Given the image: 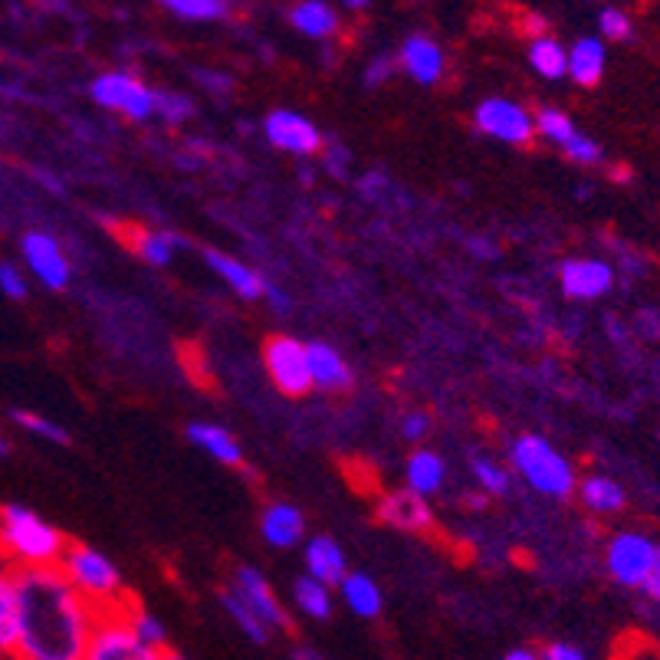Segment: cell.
<instances>
[{
	"label": "cell",
	"instance_id": "obj_22",
	"mask_svg": "<svg viewBox=\"0 0 660 660\" xmlns=\"http://www.w3.org/2000/svg\"><path fill=\"white\" fill-rule=\"evenodd\" d=\"M20 648V598L17 576L0 562V660H17Z\"/></svg>",
	"mask_w": 660,
	"mask_h": 660
},
{
	"label": "cell",
	"instance_id": "obj_26",
	"mask_svg": "<svg viewBox=\"0 0 660 660\" xmlns=\"http://www.w3.org/2000/svg\"><path fill=\"white\" fill-rule=\"evenodd\" d=\"M529 67L546 82H559L569 76V50L556 37H536L529 40Z\"/></svg>",
	"mask_w": 660,
	"mask_h": 660
},
{
	"label": "cell",
	"instance_id": "obj_35",
	"mask_svg": "<svg viewBox=\"0 0 660 660\" xmlns=\"http://www.w3.org/2000/svg\"><path fill=\"white\" fill-rule=\"evenodd\" d=\"M126 621H129V628H132V634L151 648V651H168V631H164V624H161V618L158 614H151L148 608L142 604H126Z\"/></svg>",
	"mask_w": 660,
	"mask_h": 660
},
{
	"label": "cell",
	"instance_id": "obj_45",
	"mask_svg": "<svg viewBox=\"0 0 660 660\" xmlns=\"http://www.w3.org/2000/svg\"><path fill=\"white\" fill-rule=\"evenodd\" d=\"M467 250H470L473 260H493L497 257V243L490 237H480V233L467 237Z\"/></svg>",
	"mask_w": 660,
	"mask_h": 660
},
{
	"label": "cell",
	"instance_id": "obj_12",
	"mask_svg": "<svg viewBox=\"0 0 660 660\" xmlns=\"http://www.w3.org/2000/svg\"><path fill=\"white\" fill-rule=\"evenodd\" d=\"M233 591L253 608V614L270 628V631H290V611L283 608V601L277 598L273 586L263 579V572H257L253 566H240L233 572Z\"/></svg>",
	"mask_w": 660,
	"mask_h": 660
},
{
	"label": "cell",
	"instance_id": "obj_53",
	"mask_svg": "<svg viewBox=\"0 0 660 660\" xmlns=\"http://www.w3.org/2000/svg\"><path fill=\"white\" fill-rule=\"evenodd\" d=\"M161 660H191V658H184L181 651H164V654H161Z\"/></svg>",
	"mask_w": 660,
	"mask_h": 660
},
{
	"label": "cell",
	"instance_id": "obj_13",
	"mask_svg": "<svg viewBox=\"0 0 660 660\" xmlns=\"http://www.w3.org/2000/svg\"><path fill=\"white\" fill-rule=\"evenodd\" d=\"M559 283H562V293L569 299L591 302V299L611 293L614 270H611V263H604L598 257H569V260L559 263Z\"/></svg>",
	"mask_w": 660,
	"mask_h": 660
},
{
	"label": "cell",
	"instance_id": "obj_28",
	"mask_svg": "<svg viewBox=\"0 0 660 660\" xmlns=\"http://www.w3.org/2000/svg\"><path fill=\"white\" fill-rule=\"evenodd\" d=\"M470 473L480 487L483 497H507L513 490V470L493 453H473L470 457Z\"/></svg>",
	"mask_w": 660,
	"mask_h": 660
},
{
	"label": "cell",
	"instance_id": "obj_47",
	"mask_svg": "<svg viewBox=\"0 0 660 660\" xmlns=\"http://www.w3.org/2000/svg\"><path fill=\"white\" fill-rule=\"evenodd\" d=\"M644 591H648V598H654L660 604V552H658V562H654V569H651V576H648V582H644Z\"/></svg>",
	"mask_w": 660,
	"mask_h": 660
},
{
	"label": "cell",
	"instance_id": "obj_38",
	"mask_svg": "<svg viewBox=\"0 0 660 660\" xmlns=\"http://www.w3.org/2000/svg\"><path fill=\"white\" fill-rule=\"evenodd\" d=\"M0 293L13 302L27 299L30 293V280H27V270L13 260H0Z\"/></svg>",
	"mask_w": 660,
	"mask_h": 660
},
{
	"label": "cell",
	"instance_id": "obj_40",
	"mask_svg": "<svg viewBox=\"0 0 660 660\" xmlns=\"http://www.w3.org/2000/svg\"><path fill=\"white\" fill-rule=\"evenodd\" d=\"M398 73V60L394 57H388V53H378V57H371L366 63V73H362V82H366L368 89H378V86H384L391 76Z\"/></svg>",
	"mask_w": 660,
	"mask_h": 660
},
{
	"label": "cell",
	"instance_id": "obj_46",
	"mask_svg": "<svg viewBox=\"0 0 660 660\" xmlns=\"http://www.w3.org/2000/svg\"><path fill=\"white\" fill-rule=\"evenodd\" d=\"M270 306H273V312H290V296L283 293V290H277L273 283L267 287V296H263Z\"/></svg>",
	"mask_w": 660,
	"mask_h": 660
},
{
	"label": "cell",
	"instance_id": "obj_44",
	"mask_svg": "<svg viewBox=\"0 0 660 660\" xmlns=\"http://www.w3.org/2000/svg\"><path fill=\"white\" fill-rule=\"evenodd\" d=\"M542 660H588V658L579 644H569V641H552V644L542 651Z\"/></svg>",
	"mask_w": 660,
	"mask_h": 660
},
{
	"label": "cell",
	"instance_id": "obj_10",
	"mask_svg": "<svg viewBox=\"0 0 660 660\" xmlns=\"http://www.w3.org/2000/svg\"><path fill=\"white\" fill-rule=\"evenodd\" d=\"M658 546L644 536V532H618L608 542L604 552V566L608 576L624 588H641L648 582L654 562H658Z\"/></svg>",
	"mask_w": 660,
	"mask_h": 660
},
{
	"label": "cell",
	"instance_id": "obj_48",
	"mask_svg": "<svg viewBox=\"0 0 660 660\" xmlns=\"http://www.w3.org/2000/svg\"><path fill=\"white\" fill-rule=\"evenodd\" d=\"M500 660H542V654L532 651V648H513V651H507Z\"/></svg>",
	"mask_w": 660,
	"mask_h": 660
},
{
	"label": "cell",
	"instance_id": "obj_50",
	"mask_svg": "<svg viewBox=\"0 0 660 660\" xmlns=\"http://www.w3.org/2000/svg\"><path fill=\"white\" fill-rule=\"evenodd\" d=\"M368 7V0H346V3H339V10H346V13H366Z\"/></svg>",
	"mask_w": 660,
	"mask_h": 660
},
{
	"label": "cell",
	"instance_id": "obj_23",
	"mask_svg": "<svg viewBox=\"0 0 660 660\" xmlns=\"http://www.w3.org/2000/svg\"><path fill=\"white\" fill-rule=\"evenodd\" d=\"M608 67V47L601 43V37H579L569 47V79L576 86H598Z\"/></svg>",
	"mask_w": 660,
	"mask_h": 660
},
{
	"label": "cell",
	"instance_id": "obj_8",
	"mask_svg": "<svg viewBox=\"0 0 660 660\" xmlns=\"http://www.w3.org/2000/svg\"><path fill=\"white\" fill-rule=\"evenodd\" d=\"M161 654L164 651H151L132 634L126 621V604H122L112 611H99V624L92 631V641L82 660H161Z\"/></svg>",
	"mask_w": 660,
	"mask_h": 660
},
{
	"label": "cell",
	"instance_id": "obj_49",
	"mask_svg": "<svg viewBox=\"0 0 660 660\" xmlns=\"http://www.w3.org/2000/svg\"><path fill=\"white\" fill-rule=\"evenodd\" d=\"M293 660H326L316 648H306V644H299V648H293Z\"/></svg>",
	"mask_w": 660,
	"mask_h": 660
},
{
	"label": "cell",
	"instance_id": "obj_43",
	"mask_svg": "<svg viewBox=\"0 0 660 660\" xmlns=\"http://www.w3.org/2000/svg\"><path fill=\"white\" fill-rule=\"evenodd\" d=\"M194 82L204 92H211V96H227L233 89V79L227 73H220V70H194Z\"/></svg>",
	"mask_w": 660,
	"mask_h": 660
},
{
	"label": "cell",
	"instance_id": "obj_18",
	"mask_svg": "<svg viewBox=\"0 0 660 660\" xmlns=\"http://www.w3.org/2000/svg\"><path fill=\"white\" fill-rule=\"evenodd\" d=\"M204 260H208V267L218 273L220 280L227 283V290L233 296H240L243 302H260L267 296L270 283L263 280L260 270L247 267L243 260H237V257H230L223 250H204Z\"/></svg>",
	"mask_w": 660,
	"mask_h": 660
},
{
	"label": "cell",
	"instance_id": "obj_51",
	"mask_svg": "<svg viewBox=\"0 0 660 660\" xmlns=\"http://www.w3.org/2000/svg\"><path fill=\"white\" fill-rule=\"evenodd\" d=\"M299 181H302V184H312V168L302 164V168H299Z\"/></svg>",
	"mask_w": 660,
	"mask_h": 660
},
{
	"label": "cell",
	"instance_id": "obj_37",
	"mask_svg": "<svg viewBox=\"0 0 660 660\" xmlns=\"http://www.w3.org/2000/svg\"><path fill=\"white\" fill-rule=\"evenodd\" d=\"M631 30H634V23H631L628 10H621V7H601V10H598V33H601V43H604V40L621 43V40L631 37Z\"/></svg>",
	"mask_w": 660,
	"mask_h": 660
},
{
	"label": "cell",
	"instance_id": "obj_32",
	"mask_svg": "<svg viewBox=\"0 0 660 660\" xmlns=\"http://www.w3.org/2000/svg\"><path fill=\"white\" fill-rule=\"evenodd\" d=\"M293 604L306 618H312V621H329L336 601H332V588L309 579V576H302V579H296L293 586Z\"/></svg>",
	"mask_w": 660,
	"mask_h": 660
},
{
	"label": "cell",
	"instance_id": "obj_17",
	"mask_svg": "<svg viewBox=\"0 0 660 660\" xmlns=\"http://www.w3.org/2000/svg\"><path fill=\"white\" fill-rule=\"evenodd\" d=\"M302 566H306V576L322 582L329 588L342 586V579L349 576V562H346V552L342 546L332 539V536H312L302 549Z\"/></svg>",
	"mask_w": 660,
	"mask_h": 660
},
{
	"label": "cell",
	"instance_id": "obj_27",
	"mask_svg": "<svg viewBox=\"0 0 660 660\" xmlns=\"http://www.w3.org/2000/svg\"><path fill=\"white\" fill-rule=\"evenodd\" d=\"M576 497L582 500V507H586L588 513L611 516L618 513V510H624V490H621V483H614L611 477H598V473H594V477L579 480Z\"/></svg>",
	"mask_w": 660,
	"mask_h": 660
},
{
	"label": "cell",
	"instance_id": "obj_52",
	"mask_svg": "<svg viewBox=\"0 0 660 660\" xmlns=\"http://www.w3.org/2000/svg\"><path fill=\"white\" fill-rule=\"evenodd\" d=\"M10 453V440H7V434L0 431V457H7Z\"/></svg>",
	"mask_w": 660,
	"mask_h": 660
},
{
	"label": "cell",
	"instance_id": "obj_21",
	"mask_svg": "<svg viewBox=\"0 0 660 660\" xmlns=\"http://www.w3.org/2000/svg\"><path fill=\"white\" fill-rule=\"evenodd\" d=\"M404 483H408L411 493H418L424 500L434 497V493L443 490V483H447V460L440 457L438 450H431V447L411 450V457L404 463Z\"/></svg>",
	"mask_w": 660,
	"mask_h": 660
},
{
	"label": "cell",
	"instance_id": "obj_9",
	"mask_svg": "<svg viewBox=\"0 0 660 660\" xmlns=\"http://www.w3.org/2000/svg\"><path fill=\"white\" fill-rule=\"evenodd\" d=\"M263 368H267L270 381L280 388V394H287V398H302L312 391L306 342H299L296 336H283V332L270 336L263 342Z\"/></svg>",
	"mask_w": 660,
	"mask_h": 660
},
{
	"label": "cell",
	"instance_id": "obj_24",
	"mask_svg": "<svg viewBox=\"0 0 660 660\" xmlns=\"http://www.w3.org/2000/svg\"><path fill=\"white\" fill-rule=\"evenodd\" d=\"M188 440H191L198 450H204L208 457H214L223 467H240V463H243V447H240V440L233 438L227 428H220V424L194 421V424H188Z\"/></svg>",
	"mask_w": 660,
	"mask_h": 660
},
{
	"label": "cell",
	"instance_id": "obj_34",
	"mask_svg": "<svg viewBox=\"0 0 660 660\" xmlns=\"http://www.w3.org/2000/svg\"><path fill=\"white\" fill-rule=\"evenodd\" d=\"M536 136H542L546 142H552L556 148H566L576 136H579V126L569 112L556 109V106H542L536 112Z\"/></svg>",
	"mask_w": 660,
	"mask_h": 660
},
{
	"label": "cell",
	"instance_id": "obj_3",
	"mask_svg": "<svg viewBox=\"0 0 660 660\" xmlns=\"http://www.w3.org/2000/svg\"><path fill=\"white\" fill-rule=\"evenodd\" d=\"M510 470L529 490H536L549 500H569L579 490L576 467L569 463V457H562L552 447V440H546L542 434H522L513 440Z\"/></svg>",
	"mask_w": 660,
	"mask_h": 660
},
{
	"label": "cell",
	"instance_id": "obj_30",
	"mask_svg": "<svg viewBox=\"0 0 660 660\" xmlns=\"http://www.w3.org/2000/svg\"><path fill=\"white\" fill-rule=\"evenodd\" d=\"M220 608L227 611V618L240 628V634L247 638V641H253V644H267L270 638H273V631L253 614V608L233 591V588H223L220 591Z\"/></svg>",
	"mask_w": 660,
	"mask_h": 660
},
{
	"label": "cell",
	"instance_id": "obj_16",
	"mask_svg": "<svg viewBox=\"0 0 660 660\" xmlns=\"http://www.w3.org/2000/svg\"><path fill=\"white\" fill-rule=\"evenodd\" d=\"M306 362H309L312 388L319 391H349L356 384V371L346 362V356L322 339L306 342Z\"/></svg>",
	"mask_w": 660,
	"mask_h": 660
},
{
	"label": "cell",
	"instance_id": "obj_1",
	"mask_svg": "<svg viewBox=\"0 0 660 660\" xmlns=\"http://www.w3.org/2000/svg\"><path fill=\"white\" fill-rule=\"evenodd\" d=\"M20 598V648L17 660H82L99 624V608L89 604L70 579L53 569H17Z\"/></svg>",
	"mask_w": 660,
	"mask_h": 660
},
{
	"label": "cell",
	"instance_id": "obj_29",
	"mask_svg": "<svg viewBox=\"0 0 660 660\" xmlns=\"http://www.w3.org/2000/svg\"><path fill=\"white\" fill-rule=\"evenodd\" d=\"M132 247L148 267H168L174 260V253L184 247V240L174 230H136Z\"/></svg>",
	"mask_w": 660,
	"mask_h": 660
},
{
	"label": "cell",
	"instance_id": "obj_39",
	"mask_svg": "<svg viewBox=\"0 0 660 660\" xmlns=\"http://www.w3.org/2000/svg\"><path fill=\"white\" fill-rule=\"evenodd\" d=\"M322 168H326L332 178L346 181L349 171H352V151L346 146H339V142H326V148H322Z\"/></svg>",
	"mask_w": 660,
	"mask_h": 660
},
{
	"label": "cell",
	"instance_id": "obj_6",
	"mask_svg": "<svg viewBox=\"0 0 660 660\" xmlns=\"http://www.w3.org/2000/svg\"><path fill=\"white\" fill-rule=\"evenodd\" d=\"M473 126H477V132L490 136L493 142L513 148L532 146V139H536V112H529L522 102H516L510 96L480 99V106L473 109Z\"/></svg>",
	"mask_w": 660,
	"mask_h": 660
},
{
	"label": "cell",
	"instance_id": "obj_5",
	"mask_svg": "<svg viewBox=\"0 0 660 660\" xmlns=\"http://www.w3.org/2000/svg\"><path fill=\"white\" fill-rule=\"evenodd\" d=\"M89 99L116 116H126L129 122L154 119V86H148L142 76L132 70H106L89 82Z\"/></svg>",
	"mask_w": 660,
	"mask_h": 660
},
{
	"label": "cell",
	"instance_id": "obj_14",
	"mask_svg": "<svg viewBox=\"0 0 660 660\" xmlns=\"http://www.w3.org/2000/svg\"><path fill=\"white\" fill-rule=\"evenodd\" d=\"M398 70L408 76L418 86H438L447 73V57L434 37L428 33H411L404 37L401 50H398Z\"/></svg>",
	"mask_w": 660,
	"mask_h": 660
},
{
	"label": "cell",
	"instance_id": "obj_2",
	"mask_svg": "<svg viewBox=\"0 0 660 660\" xmlns=\"http://www.w3.org/2000/svg\"><path fill=\"white\" fill-rule=\"evenodd\" d=\"M70 542L40 513L20 503L0 507V562L17 569H53L63 562Z\"/></svg>",
	"mask_w": 660,
	"mask_h": 660
},
{
	"label": "cell",
	"instance_id": "obj_11",
	"mask_svg": "<svg viewBox=\"0 0 660 660\" xmlns=\"http://www.w3.org/2000/svg\"><path fill=\"white\" fill-rule=\"evenodd\" d=\"M263 136L277 151H287L293 158H312V154H322L326 148L322 129L296 109H273L263 119Z\"/></svg>",
	"mask_w": 660,
	"mask_h": 660
},
{
	"label": "cell",
	"instance_id": "obj_25",
	"mask_svg": "<svg viewBox=\"0 0 660 660\" xmlns=\"http://www.w3.org/2000/svg\"><path fill=\"white\" fill-rule=\"evenodd\" d=\"M339 594H342V601H346V608L352 611V614H359V618H378L381 614V608H384V594H381V586L366 576V572H352L349 569V576L342 579V586H339Z\"/></svg>",
	"mask_w": 660,
	"mask_h": 660
},
{
	"label": "cell",
	"instance_id": "obj_31",
	"mask_svg": "<svg viewBox=\"0 0 660 660\" xmlns=\"http://www.w3.org/2000/svg\"><path fill=\"white\" fill-rule=\"evenodd\" d=\"M161 7L181 23H218L237 10L227 0H164Z\"/></svg>",
	"mask_w": 660,
	"mask_h": 660
},
{
	"label": "cell",
	"instance_id": "obj_4",
	"mask_svg": "<svg viewBox=\"0 0 660 660\" xmlns=\"http://www.w3.org/2000/svg\"><path fill=\"white\" fill-rule=\"evenodd\" d=\"M60 572L99 611L122 608V598H119L122 594V572L99 549H92L86 542H70V549H67V556L60 562Z\"/></svg>",
	"mask_w": 660,
	"mask_h": 660
},
{
	"label": "cell",
	"instance_id": "obj_33",
	"mask_svg": "<svg viewBox=\"0 0 660 660\" xmlns=\"http://www.w3.org/2000/svg\"><path fill=\"white\" fill-rule=\"evenodd\" d=\"M7 418H10L20 431H27V434H33V438L47 440V443H57V447H70V431H67L63 424H57L53 418H47V414L27 411V408H10Z\"/></svg>",
	"mask_w": 660,
	"mask_h": 660
},
{
	"label": "cell",
	"instance_id": "obj_19",
	"mask_svg": "<svg viewBox=\"0 0 660 660\" xmlns=\"http://www.w3.org/2000/svg\"><path fill=\"white\" fill-rule=\"evenodd\" d=\"M260 536L273 549H296L306 539V516L293 503L277 500L260 513Z\"/></svg>",
	"mask_w": 660,
	"mask_h": 660
},
{
	"label": "cell",
	"instance_id": "obj_7",
	"mask_svg": "<svg viewBox=\"0 0 660 660\" xmlns=\"http://www.w3.org/2000/svg\"><path fill=\"white\" fill-rule=\"evenodd\" d=\"M20 260H23V270L37 283H43V290H50V293L70 290L73 263H70L63 243L50 230H27L20 237Z\"/></svg>",
	"mask_w": 660,
	"mask_h": 660
},
{
	"label": "cell",
	"instance_id": "obj_36",
	"mask_svg": "<svg viewBox=\"0 0 660 660\" xmlns=\"http://www.w3.org/2000/svg\"><path fill=\"white\" fill-rule=\"evenodd\" d=\"M194 116H198V106L188 92L154 89V119H161L164 126H184Z\"/></svg>",
	"mask_w": 660,
	"mask_h": 660
},
{
	"label": "cell",
	"instance_id": "obj_20",
	"mask_svg": "<svg viewBox=\"0 0 660 660\" xmlns=\"http://www.w3.org/2000/svg\"><path fill=\"white\" fill-rule=\"evenodd\" d=\"M287 20L296 33H302L309 40H322V43L336 40L342 30V10L326 0H299L290 7Z\"/></svg>",
	"mask_w": 660,
	"mask_h": 660
},
{
	"label": "cell",
	"instance_id": "obj_41",
	"mask_svg": "<svg viewBox=\"0 0 660 660\" xmlns=\"http://www.w3.org/2000/svg\"><path fill=\"white\" fill-rule=\"evenodd\" d=\"M431 431H434V421H431L428 411H408V414L401 418V438L411 440V443L428 440L431 438Z\"/></svg>",
	"mask_w": 660,
	"mask_h": 660
},
{
	"label": "cell",
	"instance_id": "obj_15",
	"mask_svg": "<svg viewBox=\"0 0 660 660\" xmlns=\"http://www.w3.org/2000/svg\"><path fill=\"white\" fill-rule=\"evenodd\" d=\"M378 519L401 532H431L434 529V510L424 497L404 490H391L378 500Z\"/></svg>",
	"mask_w": 660,
	"mask_h": 660
},
{
	"label": "cell",
	"instance_id": "obj_42",
	"mask_svg": "<svg viewBox=\"0 0 660 660\" xmlns=\"http://www.w3.org/2000/svg\"><path fill=\"white\" fill-rule=\"evenodd\" d=\"M562 154L569 158V161H576V164H598L601 161V146L594 142V139H588V136H576L569 146L562 148Z\"/></svg>",
	"mask_w": 660,
	"mask_h": 660
}]
</instances>
